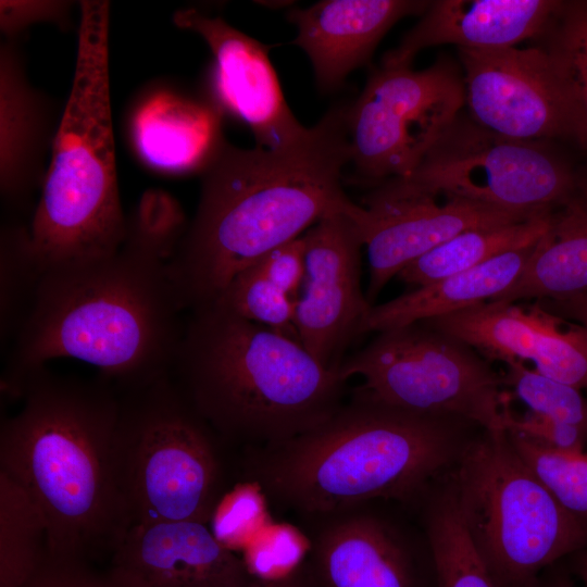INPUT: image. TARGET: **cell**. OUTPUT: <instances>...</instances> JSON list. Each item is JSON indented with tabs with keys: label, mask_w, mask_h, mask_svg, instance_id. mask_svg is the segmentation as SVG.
<instances>
[{
	"label": "cell",
	"mask_w": 587,
	"mask_h": 587,
	"mask_svg": "<svg viewBox=\"0 0 587 587\" xmlns=\"http://www.w3.org/2000/svg\"><path fill=\"white\" fill-rule=\"evenodd\" d=\"M347 107L330 109L295 143L243 149L226 141L202 172L198 207L167 270L185 310L213 303L242 271L354 203Z\"/></svg>",
	"instance_id": "cell-1"
},
{
	"label": "cell",
	"mask_w": 587,
	"mask_h": 587,
	"mask_svg": "<svg viewBox=\"0 0 587 587\" xmlns=\"http://www.w3.org/2000/svg\"><path fill=\"white\" fill-rule=\"evenodd\" d=\"M1 387L23 403L1 420L0 470L40 510L47 554L110 560L132 527L115 472L117 389L100 374L61 375L46 365Z\"/></svg>",
	"instance_id": "cell-2"
},
{
	"label": "cell",
	"mask_w": 587,
	"mask_h": 587,
	"mask_svg": "<svg viewBox=\"0 0 587 587\" xmlns=\"http://www.w3.org/2000/svg\"><path fill=\"white\" fill-rule=\"evenodd\" d=\"M183 311L167 264L125 243L112 255L50 268L1 382L72 358L96 366L117 391L142 386L172 372Z\"/></svg>",
	"instance_id": "cell-3"
},
{
	"label": "cell",
	"mask_w": 587,
	"mask_h": 587,
	"mask_svg": "<svg viewBox=\"0 0 587 587\" xmlns=\"http://www.w3.org/2000/svg\"><path fill=\"white\" fill-rule=\"evenodd\" d=\"M483 428L455 415L399 409L355 391L317 427L253 457L283 503L328 514L373 499L409 500L447 474Z\"/></svg>",
	"instance_id": "cell-4"
},
{
	"label": "cell",
	"mask_w": 587,
	"mask_h": 587,
	"mask_svg": "<svg viewBox=\"0 0 587 587\" xmlns=\"http://www.w3.org/2000/svg\"><path fill=\"white\" fill-rule=\"evenodd\" d=\"M171 373L220 438L253 449L324 423L345 386L299 341L215 303L189 312Z\"/></svg>",
	"instance_id": "cell-5"
},
{
	"label": "cell",
	"mask_w": 587,
	"mask_h": 587,
	"mask_svg": "<svg viewBox=\"0 0 587 587\" xmlns=\"http://www.w3.org/2000/svg\"><path fill=\"white\" fill-rule=\"evenodd\" d=\"M109 28V1L79 2L73 84L28 223L43 273L112 255L125 239L111 114Z\"/></svg>",
	"instance_id": "cell-6"
},
{
	"label": "cell",
	"mask_w": 587,
	"mask_h": 587,
	"mask_svg": "<svg viewBox=\"0 0 587 587\" xmlns=\"http://www.w3.org/2000/svg\"><path fill=\"white\" fill-rule=\"evenodd\" d=\"M445 483L498 587H532L563 557L587 548V520L560 505L507 432L480 430Z\"/></svg>",
	"instance_id": "cell-7"
},
{
	"label": "cell",
	"mask_w": 587,
	"mask_h": 587,
	"mask_svg": "<svg viewBox=\"0 0 587 587\" xmlns=\"http://www.w3.org/2000/svg\"><path fill=\"white\" fill-rule=\"evenodd\" d=\"M118 396L115 472L132 526L211 521L222 480L217 434L172 373Z\"/></svg>",
	"instance_id": "cell-8"
},
{
	"label": "cell",
	"mask_w": 587,
	"mask_h": 587,
	"mask_svg": "<svg viewBox=\"0 0 587 587\" xmlns=\"http://www.w3.org/2000/svg\"><path fill=\"white\" fill-rule=\"evenodd\" d=\"M338 374L345 382L361 376L355 391L379 402L507 432L510 396L502 376L470 345L422 322L377 333L345 358Z\"/></svg>",
	"instance_id": "cell-9"
},
{
	"label": "cell",
	"mask_w": 587,
	"mask_h": 587,
	"mask_svg": "<svg viewBox=\"0 0 587 587\" xmlns=\"http://www.w3.org/2000/svg\"><path fill=\"white\" fill-rule=\"evenodd\" d=\"M464 104L461 67L448 57L421 71L380 64L347 107L349 164L357 178L376 186L410 176Z\"/></svg>",
	"instance_id": "cell-10"
},
{
	"label": "cell",
	"mask_w": 587,
	"mask_h": 587,
	"mask_svg": "<svg viewBox=\"0 0 587 587\" xmlns=\"http://www.w3.org/2000/svg\"><path fill=\"white\" fill-rule=\"evenodd\" d=\"M403 178L435 192L545 213L570 195L578 176L545 141L501 136L460 113Z\"/></svg>",
	"instance_id": "cell-11"
},
{
	"label": "cell",
	"mask_w": 587,
	"mask_h": 587,
	"mask_svg": "<svg viewBox=\"0 0 587 587\" xmlns=\"http://www.w3.org/2000/svg\"><path fill=\"white\" fill-rule=\"evenodd\" d=\"M365 215L354 203L326 214L302 235L305 276L295 324L301 345L335 373L372 307L361 289Z\"/></svg>",
	"instance_id": "cell-12"
},
{
	"label": "cell",
	"mask_w": 587,
	"mask_h": 587,
	"mask_svg": "<svg viewBox=\"0 0 587 587\" xmlns=\"http://www.w3.org/2000/svg\"><path fill=\"white\" fill-rule=\"evenodd\" d=\"M363 207L370 268L365 296L372 305L386 284L408 264L452 237L544 214L430 191L408 178H390L376 185Z\"/></svg>",
	"instance_id": "cell-13"
},
{
	"label": "cell",
	"mask_w": 587,
	"mask_h": 587,
	"mask_svg": "<svg viewBox=\"0 0 587 587\" xmlns=\"http://www.w3.org/2000/svg\"><path fill=\"white\" fill-rule=\"evenodd\" d=\"M470 117L501 136L527 141L575 139L562 80L542 46L458 49Z\"/></svg>",
	"instance_id": "cell-14"
},
{
	"label": "cell",
	"mask_w": 587,
	"mask_h": 587,
	"mask_svg": "<svg viewBox=\"0 0 587 587\" xmlns=\"http://www.w3.org/2000/svg\"><path fill=\"white\" fill-rule=\"evenodd\" d=\"M474 348L488 362H532L535 371L579 390L587 388V327L540 302L485 301L419 321Z\"/></svg>",
	"instance_id": "cell-15"
},
{
	"label": "cell",
	"mask_w": 587,
	"mask_h": 587,
	"mask_svg": "<svg viewBox=\"0 0 587 587\" xmlns=\"http://www.w3.org/2000/svg\"><path fill=\"white\" fill-rule=\"evenodd\" d=\"M172 21L208 45L213 55L212 103L241 121L258 147L282 149L307 133L308 127L298 122L285 100L265 46L221 16L192 7L177 10Z\"/></svg>",
	"instance_id": "cell-16"
},
{
	"label": "cell",
	"mask_w": 587,
	"mask_h": 587,
	"mask_svg": "<svg viewBox=\"0 0 587 587\" xmlns=\"http://www.w3.org/2000/svg\"><path fill=\"white\" fill-rule=\"evenodd\" d=\"M109 570L134 587H247L257 578L207 523L193 521L134 524Z\"/></svg>",
	"instance_id": "cell-17"
},
{
	"label": "cell",
	"mask_w": 587,
	"mask_h": 587,
	"mask_svg": "<svg viewBox=\"0 0 587 587\" xmlns=\"http://www.w3.org/2000/svg\"><path fill=\"white\" fill-rule=\"evenodd\" d=\"M429 1L324 0L288 12L296 25L292 43L311 61L321 90L337 89L367 63L384 35L401 18L420 14Z\"/></svg>",
	"instance_id": "cell-18"
},
{
	"label": "cell",
	"mask_w": 587,
	"mask_h": 587,
	"mask_svg": "<svg viewBox=\"0 0 587 587\" xmlns=\"http://www.w3.org/2000/svg\"><path fill=\"white\" fill-rule=\"evenodd\" d=\"M562 1L436 0L419 22L387 51L383 65L411 66L423 49L455 45L458 49L492 50L540 38Z\"/></svg>",
	"instance_id": "cell-19"
},
{
	"label": "cell",
	"mask_w": 587,
	"mask_h": 587,
	"mask_svg": "<svg viewBox=\"0 0 587 587\" xmlns=\"http://www.w3.org/2000/svg\"><path fill=\"white\" fill-rule=\"evenodd\" d=\"M54 136L49 100L28 80L16 40L5 38L0 47V192L8 208L26 209L41 188Z\"/></svg>",
	"instance_id": "cell-20"
},
{
	"label": "cell",
	"mask_w": 587,
	"mask_h": 587,
	"mask_svg": "<svg viewBox=\"0 0 587 587\" xmlns=\"http://www.w3.org/2000/svg\"><path fill=\"white\" fill-rule=\"evenodd\" d=\"M222 116L212 102L159 90L134 113L136 150L146 163L162 172L202 173L224 143Z\"/></svg>",
	"instance_id": "cell-21"
},
{
	"label": "cell",
	"mask_w": 587,
	"mask_h": 587,
	"mask_svg": "<svg viewBox=\"0 0 587 587\" xmlns=\"http://www.w3.org/2000/svg\"><path fill=\"white\" fill-rule=\"evenodd\" d=\"M323 587H417L410 553L387 524L371 515L332 523L315 546Z\"/></svg>",
	"instance_id": "cell-22"
},
{
	"label": "cell",
	"mask_w": 587,
	"mask_h": 587,
	"mask_svg": "<svg viewBox=\"0 0 587 587\" xmlns=\"http://www.w3.org/2000/svg\"><path fill=\"white\" fill-rule=\"evenodd\" d=\"M587 294V178L548 213L547 227L517 279L489 301H565Z\"/></svg>",
	"instance_id": "cell-23"
},
{
	"label": "cell",
	"mask_w": 587,
	"mask_h": 587,
	"mask_svg": "<svg viewBox=\"0 0 587 587\" xmlns=\"http://www.w3.org/2000/svg\"><path fill=\"white\" fill-rule=\"evenodd\" d=\"M535 243L502 253L465 272L417 287L385 303L373 304L360 334H377L496 298L517 279Z\"/></svg>",
	"instance_id": "cell-24"
},
{
	"label": "cell",
	"mask_w": 587,
	"mask_h": 587,
	"mask_svg": "<svg viewBox=\"0 0 587 587\" xmlns=\"http://www.w3.org/2000/svg\"><path fill=\"white\" fill-rule=\"evenodd\" d=\"M550 211L522 222L465 230L415 259L397 276L417 288L535 243L547 227Z\"/></svg>",
	"instance_id": "cell-25"
},
{
	"label": "cell",
	"mask_w": 587,
	"mask_h": 587,
	"mask_svg": "<svg viewBox=\"0 0 587 587\" xmlns=\"http://www.w3.org/2000/svg\"><path fill=\"white\" fill-rule=\"evenodd\" d=\"M43 516L25 489L0 470V587H22L46 557Z\"/></svg>",
	"instance_id": "cell-26"
},
{
	"label": "cell",
	"mask_w": 587,
	"mask_h": 587,
	"mask_svg": "<svg viewBox=\"0 0 587 587\" xmlns=\"http://www.w3.org/2000/svg\"><path fill=\"white\" fill-rule=\"evenodd\" d=\"M426 534L437 587H498L475 549L446 483L428 507Z\"/></svg>",
	"instance_id": "cell-27"
},
{
	"label": "cell",
	"mask_w": 587,
	"mask_h": 587,
	"mask_svg": "<svg viewBox=\"0 0 587 587\" xmlns=\"http://www.w3.org/2000/svg\"><path fill=\"white\" fill-rule=\"evenodd\" d=\"M42 276L28 224L4 223L0 233V342L5 354L34 309Z\"/></svg>",
	"instance_id": "cell-28"
},
{
	"label": "cell",
	"mask_w": 587,
	"mask_h": 587,
	"mask_svg": "<svg viewBox=\"0 0 587 587\" xmlns=\"http://www.w3.org/2000/svg\"><path fill=\"white\" fill-rule=\"evenodd\" d=\"M541 37L571 105L575 139L587 148V1H562Z\"/></svg>",
	"instance_id": "cell-29"
},
{
	"label": "cell",
	"mask_w": 587,
	"mask_h": 587,
	"mask_svg": "<svg viewBox=\"0 0 587 587\" xmlns=\"http://www.w3.org/2000/svg\"><path fill=\"white\" fill-rule=\"evenodd\" d=\"M513 448L566 511L587 520V453L562 451L507 430Z\"/></svg>",
	"instance_id": "cell-30"
},
{
	"label": "cell",
	"mask_w": 587,
	"mask_h": 587,
	"mask_svg": "<svg viewBox=\"0 0 587 587\" xmlns=\"http://www.w3.org/2000/svg\"><path fill=\"white\" fill-rule=\"evenodd\" d=\"M213 303L300 342L295 324L297 300L254 265L239 273Z\"/></svg>",
	"instance_id": "cell-31"
},
{
	"label": "cell",
	"mask_w": 587,
	"mask_h": 587,
	"mask_svg": "<svg viewBox=\"0 0 587 587\" xmlns=\"http://www.w3.org/2000/svg\"><path fill=\"white\" fill-rule=\"evenodd\" d=\"M188 225L180 203L172 195L162 189H148L126 217L123 243L167 264L175 255Z\"/></svg>",
	"instance_id": "cell-32"
},
{
	"label": "cell",
	"mask_w": 587,
	"mask_h": 587,
	"mask_svg": "<svg viewBox=\"0 0 587 587\" xmlns=\"http://www.w3.org/2000/svg\"><path fill=\"white\" fill-rule=\"evenodd\" d=\"M502 378L503 384L512 387L516 397L532 412L587 434V398L579 389L549 378L520 362L507 364Z\"/></svg>",
	"instance_id": "cell-33"
},
{
	"label": "cell",
	"mask_w": 587,
	"mask_h": 587,
	"mask_svg": "<svg viewBox=\"0 0 587 587\" xmlns=\"http://www.w3.org/2000/svg\"><path fill=\"white\" fill-rule=\"evenodd\" d=\"M264 516V505L258 489L247 485L237 488L217 503L212 521V533L229 549L249 542L258 534Z\"/></svg>",
	"instance_id": "cell-34"
},
{
	"label": "cell",
	"mask_w": 587,
	"mask_h": 587,
	"mask_svg": "<svg viewBox=\"0 0 587 587\" xmlns=\"http://www.w3.org/2000/svg\"><path fill=\"white\" fill-rule=\"evenodd\" d=\"M22 587H134L110 570L100 572L90 563L46 557Z\"/></svg>",
	"instance_id": "cell-35"
},
{
	"label": "cell",
	"mask_w": 587,
	"mask_h": 587,
	"mask_svg": "<svg viewBox=\"0 0 587 587\" xmlns=\"http://www.w3.org/2000/svg\"><path fill=\"white\" fill-rule=\"evenodd\" d=\"M303 538L292 527L275 525L264 528L259 537L253 538L248 546L243 559L251 573L258 577L265 563H273L278 567L292 571L303 554Z\"/></svg>",
	"instance_id": "cell-36"
},
{
	"label": "cell",
	"mask_w": 587,
	"mask_h": 587,
	"mask_svg": "<svg viewBox=\"0 0 587 587\" xmlns=\"http://www.w3.org/2000/svg\"><path fill=\"white\" fill-rule=\"evenodd\" d=\"M73 2L59 0H1L0 29L7 39H15L30 25L41 22L66 27Z\"/></svg>",
	"instance_id": "cell-37"
},
{
	"label": "cell",
	"mask_w": 587,
	"mask_h": 587,
	"mask_svg": "<svg viewBox=\"0 0 587 587\" xmlns=\"http://www.w3.org/2000/svg\"><path fill=\"white\" fill-rule=\"evenodd\" d=\"M505 429L562 451H584L587 444V434L579 428L532 411L523 416H516L509 408L505 414Z\"/></svg>",
	"instance_id": "cell-38"
},
{
	"label": "cell",
	"mask_w": 587,
	"mask_h": 587,
	"mask_svg": "<svg viewBox=\"0 0 587 587\" xmlns=\"http://www.w3.org/2000/svg\"><path fill=\"white\" fill-rule=\"evenodd\" d=\"M253 265L264 277L297 300L305 276L303 236L271 250Z\"/></svg>",
	"instance_id": "cell-39"
},
{
	"label": "cell",
	"mask_w": 587,
	"mask_h": 587,
	"mask_svg": "<svg viewBox=\"0 0 587 587\" xmlns=\"http://www.w3.org/2000/svg\"><path fill=\"white\" fill-rule=\"evenodd\" d=\"M247 587H311L307 578L300 571L292 570L291 572L272 578L257 577Z\"/></svg>",
	"instance_id": "cell-40"
},
{
	"label": "cell",
	"mask_w": 587,
	"mask_h": 587,
	"mask_svg": "<svg viewBox=\"0 0 587 587\" xmlns=\"http://www.w3.org/2000/svg\"><path fill=\"white\" fill-rule=\"evenodd\" d=\"M532 587H574L570 575L553 566L547 569Z\"/></svg>",
	"instance_id": "cell-41"
},
{
	"label": "cell",
	"mask_w": 587,
	"mask_h": 587,
	"mask_svg": "<svg viewBox=\"0 0 587 587\" xmlns=\"http://www.w3.org/2000/svg\"><path fill=\"white\" fill-rule=\"evenodd\" d=\"M557 303L571 317L576 319L577 323L587 327V294Z\"/></svg>",
	"instance_id": "cell-42"
},
{
	"label": "cell",
	"mask_w": 587,
	"mask_h": 587,
	"mask_svg": "<svg viewBox=\"0 0 587 587\" xmlns=\"http://www.w3.org/2000/svg\"><path fill=\"white\" fill-rule=\"evenodd\" d=\"M578 573L584 582L587 584V549L584 551L578 560Z\"/></svg>",
	"instance_id": "cell-43"
}]
</instances>
